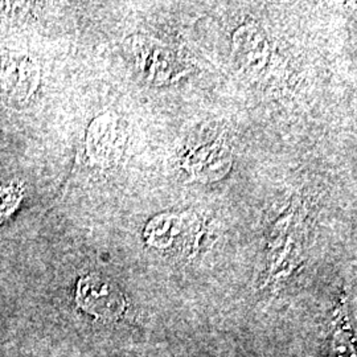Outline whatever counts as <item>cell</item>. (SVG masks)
<instances>
[{
    "instance_id": "277c9868",
    "label": "cell",
    "mask_w": 357,
    "mask_h": 357,
    "mask_svg": "<svg viewBox=\"0 0 357 357\" xmlns=\"http://www.w3.org/2000/svg\"><path fill=\"white\" fill-rule=\"evenodd\" d=\"M26 197V184L20 178L0 183V227L10 221Z\"/></svg>"
},
{
    "instance_id": "7a4b0ae2",
    "label": "cell",
    "mask_w": 357,
    "mask_h": 357,
    "mask_svg": "<svg viewBox=\"0 0 357 357\" xmlns=\"http://www.w3.org/2000/svg\"><path fill=\"white\" fill-rule=\"evenodd\" d=\"M77 306L97 319H118L125 308L126 299L113 282L98 274H88L77 283Z\"/></svg>"
},
{
    "instance_id": "3957f363",
    "label": "cell",
    "mask_w": 357,
    "mask_h": 357,
    "mask_svg": "<svg viewBox=\"0 0 357 357\" xmlns=\"http://www.w3.org/2000/svg\"><path fill=\"white\" fill-rule=\"evenodd\" d=\"M121 131L113 116L102 115L91 123L86 135V155L94 165L113 163L121 153Z\"/></svg>"
},
{
    "instance_id": "6da1fadb",
    "label": "cell",
    "mask_w": 357,
    "mask_h": 357,
    "mask_svg": "<svg viewBox=\"0 0 357 357\" xmlns=\"http://www.w3.org/2000/svg\"><path fill=\"white\" fill-rule=\"evenodd\" d=\"M41 85V69L31 56L0 52V98L13 107H26Z\"/></svg>"
},
{
    "instance_id": "5b68a950",
    "label": "cell",
    "mask_w": 357,
    "mask_h": 357,
    "mask_svg": "<svg viewBox=\"0 0 357 357\" xmlns=\"http://www.w3.org/2000/svg\"><path fill=\"white\" fill-rule=\"evenodd\" d=\"M32 3L0 1V31L23 24L32 11Z\"/></svg>"
}]
</instances>
